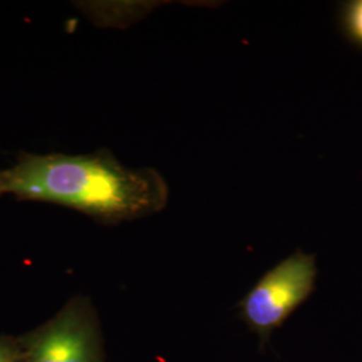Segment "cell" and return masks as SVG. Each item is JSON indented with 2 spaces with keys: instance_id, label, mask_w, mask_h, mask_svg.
Masks as SVG:
<instances>
[{
  "instance_id": "1",
  "label": "cell",
  "mask_w": 362,
  "mask_h": 362,
  "mask_svg": "<svg viewBox=\"0 0 362 362\" xmlns=\"http://www.w3.org/2000/svg\"><path fill=\"white\" fill-rule=\"evenodd\" d=\"M71 208L106 226L163 211L168 185L153 168L122 165L107 149L90 155L21 152L0 169V196Z\"/></svg>"
},
{
  "instance_id": "2",
  "label": "cell",
  "mask_w": 362,
  "mask_h": 362,
  "mask_svg": "<svg viewBox=\"0 0 362 362\" xmlns=\"http://www.w3.org/2000/svg\"><path fill=\"white\" fill-rule=\"evenodd\" d=\"M317 272L315 257L298 250L266 272L239 302L242 320L262 342L310 298Z\"/></svg>"
},
{
  "instance_id": "3",
  "label": "cell",
  "mask_w": 362,
  "mask_h": 362,
  "mask_svg": "<svg viewBox=\"0 0 362 362\" xmlns=\"http://www.w3.org/2000/svg\"><path fill=\"white\" fill-rule=\"evenodd\" d=\"M19 342L23 362H105L100 325L88 298L70 299L47 324Z\"/></svg>"
},
{
  "instance_id": "4",
  "label": "cell",
  "mask_w": 362,
  "mask_h": 362,
  "mask_svg": "<svg viewBox=\"0 0 362 362\" xmlns=\"http://www.w3.org/2000/svg\"><path fill=\"white\" fill-rule=\"evenodd\" d=\"M342 25L348 37L362 46V0L350 1L344 7Z\"/></svg>"
},
{
  "instance_id": "5",
  "label": "cell",
  "mask_w": 362,
  "mask_h": 362,
  "mask_svg": "<svg viewBox=\"0 0 362 362\" xmlns=\"http://www.w3.org/2000/svg\"><path fill=\"white\" fill-rule=\"evenodd\" d=\"M0 362H23L19 339L0 336Z\"/></svg>"
}]
</instances>
